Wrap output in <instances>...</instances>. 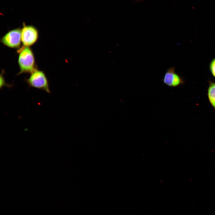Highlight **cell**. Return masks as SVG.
<instances>
[{"label":"cell","instance_id":"obj_2","mask_svg":"<svg viewBox=\"0 0 215 215\" xmlns=\"http://www.w3.org/2000/svg\"><path fill=\"white\" fill-rule=\"evenodd\" d=\"M26 81L30 87L42 90L49 93H51L48 80L44 72L42 70L36 69L31 73Z\"/></svg>","mask_w":215,"mask_h":215},{"label":"cell","instance_id":"obj_5","mask_svg":"<svg viewBox=\"0 0 215 215\" xmlns=\"http://www.w3.org/2000/svg\"><path fill=\"white\" fill-rule=\"evenodd\" d=\"M166 85L171 87H175L183 85L184 79L175 72V68L171 67L167 70L162 80Z\"/></svg>","mask_w":215,"mask_h":215},{"label":"cell","instance_id":"obj_3","mask_svg":"<svg viewBox=\"0 0 215 215\" xmlns=\"http://www.w3.org/2000/svg\"><path fill=\"white\" fill-rule=\"evenodd\" d=\"M0 41L9 47L19 49L22 42L21 29L17 28L9 31L2 37Z\"/></svg>","mask_w":215,"mask_h":215},{"label":"cell","instance_id":"obj_7","mask_svg":"<svg viewBox=\"0 0 215 215\" xmlns=\"http://www.w3.org/2000/svg\"><path fill=\"white\" fill-rule=\"evenodd\" d=\"M210 68L212 75L215 77V58L211 62Z\"/></svg>","mask_w":215,"mask_h":215},{"label":"cell","instance_id":"obj_1","mask_svg":"<svg viewBox=\"0 0 215 215\" xmlns=\"http://www.w3.org/2000/svg\"><path fill=\"white\" fill-rule=\"evenodd\" d=\"M17 52L19 53L18 61L20 69L17 74L31 73L34 72L36 68L34 55L32 49L30 47L23 46Z\"/></svg>","mask_w":215,"mask_h":215},{"label":"cell","instance_id":"obj_6","mask_svg":"<svg viewBox=\"0 0 215 215\" xmlns=\"http://www.w3.org/2000/svg\"><path fill=\"white\" fill-rule=\"evenodd\" d=\"M208 96L211 105L215 109V82H210L208 89Z\"/></svg>","mask_w":215,"mask_h":215},{"label":"cell","instance_id":"obj_4","mask_svg":"<svg viewBox=\"0 0 215 215\" xmlns=\"http://www.w3.org/2000/svg\"><path fill=\"white\" fill-rule=\"evenodd\" d=\"M38 38L39 32L36 27L23 24L21 29V41L23 46L30 47L33 45L36 42Z\"/></svg>","mask_w":215,"mask_h":215},{"label":"cell","instance_id":"obj_8","mask_svg":"<svg viewBox=\"0 0 215 215\" xmlns=\"http://www.w3.org/2000/svg\"><path fill=\"white\" fill-rule=\"evenodd\" d=\"M1 83H0V88H1V87H3L4 86H7L8 85H7V84L5 83V82L4 80V78H3V76L2 75L1 76Z\"/></svg>","mask_w":215,"mask_h":215}]
</instances>
